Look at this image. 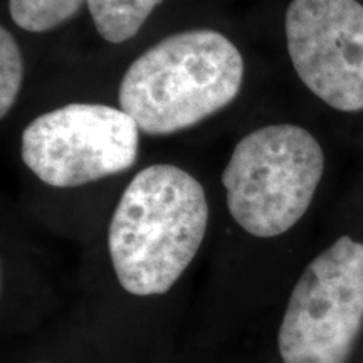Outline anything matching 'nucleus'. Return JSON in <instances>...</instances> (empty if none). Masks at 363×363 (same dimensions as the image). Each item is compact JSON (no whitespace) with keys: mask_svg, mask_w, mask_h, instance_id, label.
<instances>
[{"mask_svg":"<svg viewBox=\"0 0 363 363\" xmlns=\"http://www.w3.org/2000/svg\"><path fill=\"white\" fill-rule=\"evenodd\" d=\"M211 208L195 177L169 163L138 172L104 238L111 289L72 316L104 363H177L170 298L206 244Z\"/></svg>","mask_w":363,"mask_h":363,"instance_id":"f257e3e1","label":"nucleus"},{"mask_svg":"<svg viewBox=\"0 0 363 363\" xmlns=\"http://www.w3.org/2000/svg\"><path fill=\"white\" fill-rule=\"evenodd\" d=\"M244 59L212 29L177 33L147 49L126 69L121 110L147 135H172L201 123L239 94Z\"/></svg>","mask_w":363,"mask_h":363,"instance_id":"f03ea898","label":"nucleus"},{"mask_svg":"<svg viewBox=\"0 0 363 363\" xmlns=\"http://www.w3.org/2000/svg\"><path fill=\"white\" fill-rule=\"evenodd\" d=\"M325 170V153L306 128L269 125L235 145L222 172L227 212L254 240L283 238L306 216Z\"/></svg>","mask_w":363,"mask_h":363,"instance_id":"7ed1b4c3","label":"nucleus"},{"mask_svg":"<svg viewBox=\"0 0 363 363\" xmlns=\"http://www.w3.org/2000/svg\"><path fill=\"white\" fill-rule=\"evenodd\" d=\"M363 335V242L340 235L308 262L271 331V363H350Z\"/></svg>","mask_w":363,"mask_h":363,"instance_id":"20e7f679","label":"nucleus"},{"mask_svg":"<svg viewBox=\"0 0 363 363\" xmlns=\"http://www.w3.org/2000/svg\"><path fill=\"white\" fill-rule=\"evenodd\" d=\"M140 128L115 106L72 103L30 121L21 136V157L40 182L74 189L133 167Z\"/></svg>","mask_w":363,"mask_h":363,"instance_id":"39448f33","label":"nucleus"},{"mask_svg":"<svg viewBox=\"0 0 363 363\" xmlns=\"http://www.w3.org/2000/svg\"><path fill=\"white\" fill-rule=\"evenodd\" d=\"M286 43L303 84L338 111H363V6L357 0H291Z\"/></svg>","mask_w":363,"mask_h":363,"instance_id":"423d86ee","label":"nucleus"},{"mask_svg":"<svg viewBox=\"0 0 363 363\" xmlns=\"http://www.w3.org/2000/svg\"><path fill=\"white\" fill-rule=\"evenodd\" d=\"M13 343L4 350L2 363H104L72 318Z\"/></svg>","mask_w":363,"mask_h":363,"instance_id":"0eeeda50","label":"nucleus"},{"mask_svg":"<svg viewBox=\"0 0 363 363\" xmlns=\"http://www.w3.org/2000/svg\"><path fill=\"white\" fill-rule=\"evenodd\" d=\"M98 34L111 44L135 38L162 0H86Z\"/></svg>","mask_w":363,"mask_h":363,"instance_id":"6e6552de","label":"nucleus"},{"mask_svg":"<svg viewBox=\"0 0 363 363\" xmlns=\"http://www.w3.org/2000/svg\"><path fill=\"white\" fill-rule=\"evenodd\" d=\"M86 0H9L12 21L27 33H48L71 21Z\"/></svg>","mask_w":363,"mask_h":363,"instance_id":"1a4fd4ad","label":"nucleus"},{"mask_svg":"<svg viewBox=\"0 0 363 363\" xmlns=\"http://www.w3.org/2000/svg\"><path fill=\"white\" fill-rule=\"evenodd\" d=\"M24 62L21 48L6 27L0 29V116L6 118L16 104L22 86Z\"/></svg>","mask_w":363,"mask_h":363,"instance_id":"9d476101","label":"nucleus"},{"mask_svg":"<svg viewBox=\"0 0 363 363\" xmlns=\"http://www.w3.org/2000/svg\"><path fill=\"white\" fill-rule=\"evenodd\" d=\"M177 363H247V362H238V360H214L211 358L208 353H190V352H182Z\"/></svg>","mask_w":363,"mask_h":363,"instance_id":"9b49d317","label":"nucleus"}]
</instances>
